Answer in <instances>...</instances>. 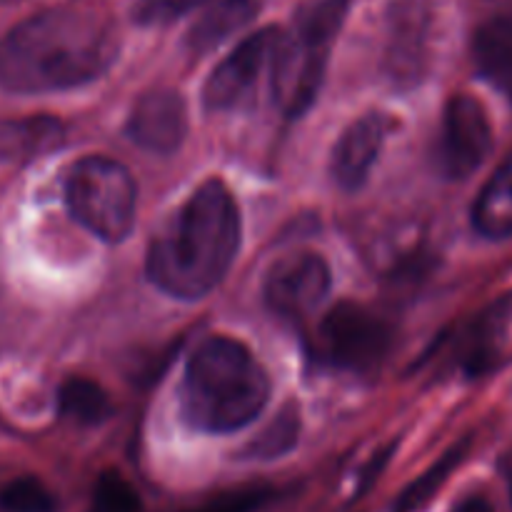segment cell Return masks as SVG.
<instances>
[{
	"instance_id": "cell-1",
	"label": "cell",
	"mask_w": 512,
	"mask_h": 512,
	"mask_svg": "<svg viewBox=\"0 0 512 512\" xmlns=\"http://www.w3.org/2000/svg\"><path fill=\"white\" fill-rule=\"evenodd\" d=\"M120 50L118 30L83 8H48L0 40V85L13 93H58L108 73Z\"/></svg>"
},
{
	"instance_id": "cell-2",
	"label": "cell",
	"mask_w": 512,
	"mask_h": 512,
	"mask_svg": "<svg viewBox=\"0 0 512 512\" xmlns=\"http://www.w3.org/2000/svg\"><path fill=\"white\" fill-rule=\"evenodd\" d=\"M240 250V210L228 185L205 180L153 235L145 258L150 283L178 300L218 288Z\"/></svg>"
},
{
	"instance_id": "cell-3",
	"label": "cell",
	"mask_w": 512,
	"mask_h": 512,
	"mask_svg": "<svg viewBox=\"0 0 512 512\" xmlns=\"http://www.w3.org/2000/svg\"><path fill=\"white\" fill-rule=\"evenodd\" d=\"M268 400V373L238 340L208 338L185 365L180 413L200 433H235L253 423Z\"/></svg>"
},
{
	"instance_id": "cell-4",
	"label": "cell",
	"mask_w": 512,
	"mask_h": 512,
	"mask_svg": "<svg viewBox=\"0 0 512 512\" xmlns=\"http://www.w3.org/2000/svg\"><path fill=\"white\" fill-rule=\"evenodd\" d=\"M348 10L350 0H315L295 18V30L288 33V45L275 70L270 95L290 118H300L318 98L330 50L348 18Z\"/></svg>"
},
{
	"instance_id": "cell-5",
	"label": "cell",
	"mask_w": 512,
	"mask_h": 512,
	"mask_svg": "<svg viewBox=\"0 0 512 512\" xmlns=\"http://www.w3.org/2000/svg\"><path fill=\"white\" fill-rule=\"evenodd\" d=\"M70 215L105 243H120L135 225L138 188L118 160L90 155L73 165L65 180Z\"/></svg>"
},
{
	"instance_id": "cell-6",
	"label": "cell",
	"mask_w": 512,
	"mask_h": 512,
	"mask_svg": "<svg viewBox=\"0 0 512 512\" xmlns=\"http://www.w3.org/2000/svg\"><path fill=\"white\" fill-rule=\"evenodd\" d=\"M288 45V33L275 25L248 35L233 53L215 65L205 80L203 103L213 113L250 108L260 100V93L273 95L275 70Z\"/></svg>"
},
{
	"instance_id": "cell-7",
	"label": "cell",
	"mask_w": 512,
	"mask_h": 512,
	"mask_svg": "<svg viewBox=\"0 0 512 512\" xmlns=\"http://www.w3.org/2000/svg\"><path fill=\"white\" fill-rule=\"evenodd\" d=\"M393 340V325L383 315L358 303H340L315 330L313 355L328 368L370 373L388 358Z\"/></svg>"
},
{
	"instance_id": "cell-8",
	"label": "cell",
	"mask_w": 512,
	"mask_h": 512,
	"mask_svg": "<svg viewBox=\"0 0 512 512\" xmlns=\"http://www.w3.org/2000/svg\"><path fill=\"white\" fill-rule=\"evenodd\" d=\"M493 150V125L488 110L473 95H453L443 110L435 163L445 178L473 175Z\"/></svg>"
},
{
	"instance_id": "cell-9",
	"label": "cell",
	"mask_w": 512,
	"mask_h": 512,
	"mask_svg": "<svg viewBox=\"0 0 512 512\" xmlns=\"http://www.w3.org/2000/svg\"><path fill=\"white\" fill-rule=\"evenodd\" d=\"M265 305L280 320L308 318L330 293V268L323 255L293 253L278 260L265 278Z\"/></svg>"
},
{
	"instance_id": "cell-10",
	"label": "cell",
	"mask_w": 512,
	"mask_h": 512,
	"mask_svg": "<svg viewBox=\"0 0 512 512\" xmlns=\"http://www.w3.org/2000/svg\"><path fill=\"white\" fill-rule=\"evenodd\" d=\"M430 30L433 15L425 0H398L390 10L385 73L398 88H413L425 78L430 65Z\"/></svg>"
},
{
	"instance_id": "cell-11",
	"label": "cell",
	"mask_w": 512,
	"mask_h": 512,
	"mask_svg": "<svg viewBox=\"0 0 512 512\" xmlns=\"http://www.w3.org/2000/svg\"><path fill=\"white\" fill-rule=\"evenodd\" d=\"M128 135L148 153L170 155L188 135V105L173 88H153L138 98L128 118Z\"/></svg>"
},
{
	"instance_id": "cell-12",
	"label": "cell",
	"mask_w": 512,
	"mask_h": 512,
	"mask_svg": "<svg viewBox=\"0 0 512 512\" xmlns=\"http://www.w3.org/2000/svg\"><path fill=\"white\" fill-rule=\"evenodd\" d=\"M388 120L380 113L363 115L355 120L333 150V178L345 190H358L368 180L370 170L378 163V155L383 150L385 135H388Z\"/></svg>"
},
{
	"instance_id": "cell-13",
	"label": "cell",
	"mask_w": 512,
	"mask_h": 512,
	"mask_svg": "<svg viewBox=\"0 0 512 512\" xmlns=\"http://www.w3.org/2000/svg\"><path fill=\"white\" fill-rule=\"evenodd\" d=\"M473 55L480 75L512 100V15H498L480 25Z\"/></svg>"
},
{
	"instance_id": "cell-14",
	"label": "cell",
	"mask_w": 512,
	"mask_h": 512,
	"mask_svg": "<svg viewBox=\"0 0 512 512\" xmlns=\"http://www.w3.org/2000/svg\"><path fill=\"white\" fill-rule=\"evenodd\" d=\"M258 10V0H218L188 30V48L198 55L208 53L245 28Z\"/></svg>"
},
{
	"instance_id": "cell-15",
	"label": "cell",
	"mask_w": 512,
	"mask_h": 512,
	"mask_svg": "<svg viewBox=\"0 0 512 512\" xmlns=\"http://www.w3.org/2000/svg\"><path fill=\"white\" fill-rule=\"evenodd\" d=\"M473 223L485 238L512 235V153L485 183L473 208Z\"/></svg>"
},
{
	"instance_id": "cell-16",
	"label": "cell",
	"mask_w": 512,
	"mask_h": 512,
	"mask_svg": "<svg viewBox=\"0 0 512 512\" xmlns=\"http://www.w3.org/2000/svg\"><path fill=\"white\" fill-rule=\"evenodd\" d=\"M58 410L63 418L80 425H98L110 418L113 405L98 383L85 378H70L58 390Z\"/></svg>"
},
{
	"instance_id": "cell-17",
	"label": "cell",
	"mask_w": 512,
	"mask_h": 512,
	"mask_svg": "<svg viewBox=\"0 0 512 512\" xmlns=\"http://www.w3.org/2000/svg\"><path fill=\"white\" fill-rule=\"evenodd\" d=\"M300 433V418L295 408H285L248 448L243 450V458L248 460H273L288 453L295 445Z\"/></svg>"
},
{
	"instance_id": "cell-18",
	"label": "cell",
	"mask_w": 512,
	"mask_h": 512,
	"mask_svg": "<svg viewBox=\"0 0 512 512\" xmlns=\"http://www.w3.org/2000/svg\"><path fill=\"white\" fill-rule=\"evenodd\" d=\"M465 450H468V443H460L458 448H453L450 453H445L443 458H440L438 463H435L433 468L423 475V478L415 480V483L405 490L403 498H400V512H413V510L423 508V505L428 503L435 493H438L440 485L448 480V475L453 473L455 465L465 458Z\"/></svg>"
},
{
	"instance_id": "cell-19",
	"label": "cell",
	"mask_w": 512,
	"mask_h": 512,
	"mask_svg": "<svg viewBox=\"0 0 512 512\" xmlns=\"http://www.w3.org/2000/svg\"><path fill=\"white\" fill-rule=\"evenodd\" d=\"M0 510L3 512H58L53 493L35 478L10 480L0 490Z\"/></svg>"
},
{
	"instance_id": "cell-20",
	"label": "cell",
	"mask_w": 512,
	"mask_h": 512,
	"mask_svg": "<svg viewBox=\"0 0 512 512\" xmlns=\"http://www.w3.org/2000/svg\"><path fill=\"white\" fill-rule=\"evenodd\" d=\"M140 498L128 480L118 473H105L95 483L88 512H140Z\"/></svg>"
},
{
	"instance_id": "cell-21",
	"label": "cell",
	"mask_w": 512,
	"mask_h": 512,
	"mask_svg": "<svg viewBox=\"0 0 512 512\" xmlns=\"http://www.w3.org/2000/svg\"><path fill=\"white\" fill-rule=\"evenodd\" d=\"M208 0H138L133 8V15L143 25H163L183 18L190 10L200 8Z\"/></svg>"
},
{
	"instance_id": "cell-22",
	"label": "cell",
	"mask_w": 512,
	"mask_h": 512,
	"mask_svg": "<svg viewBox=\"0 0 512 512\" xmlns=\"http://www.w3.org/2000/svg\"><path fill=\"white\" fill-rule=\"evenodd\" d=\"M268 493L263 490H250V493H235L228 498H220L210 503L208 508H200L195 512H255L265 503Z\"/></svg>"
},
{
	"instance_id": "cell-23",
	"label": "cell",
	"mask_w": 512,
	"mask_h": 512,
	"mask_svg": "<svg viewBox=\"0 0 512 512\" xmlns=\"http://www.w3.org/2000/svg\"><path fill=\"white\" fill-rule=\"evenodd\" d=\"M453 512H493V505H490L485 498L473 495V498L460 500V503L453 508Z\"/></svg>"
},
{
	"instance_id": "cell-24",
	"label": "cell",
	"mask_w": 512,
	"mask_h": 512,
	"mask_svg": "<svg viewBox=\"0 0 512 512\" xmlns=\"http://www.w3.org/2000/svg\"><path fill=\"white\" fill-rule=\"evenodd\" d=\"M8 3H15V0H0V5H8Z\"/></svg>"
}]
</instances>
